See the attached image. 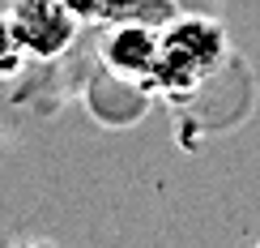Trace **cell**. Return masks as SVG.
<instances>
[{
    "label": "cell",
    "mask_w": 260,
    "mask_h": 248,
    "mask_svg": "<svg viewBox=\"0 0 260 248\" xmlns=\"http://www.w3.org/2000/svg\"><path fill=\"white\" fill-rule=\"evenodd\" d=\"M222 64H226V30L213 17L179 13L158 35V64L149 73L145 90H158L171 103H179L197 94L205 77H213Z\"/></svg>",
    "instance_id": "cell-1"
},
{
    "label": "cell",
    "mask_w": 260,
    "mask_h": 248,
    "mask_svg": "<svg viewBox=\"0 0 260 248\" xmlns=\"http://www.w3.org/2000/svg\"><path fill=\"white\" fill-rule=\"evenodd\" d=\"M9 26L30 56H60L77 35L81 17L64 0H17L9 13Z\"/></svg>",
    "instance_id": "cell-2"
},
{
    "label": "cell",
    "mask_w": 260,
    "mask_h": 248,
    "mask_svg": "<svg viewBox=\"0 0 260 248\" xmlns=\"http://www.w3.org/2000/svg\"><path fill=\"white\" fill-rule=\"evenodd\" d=\"M158 35L162 30H149V26H107V35L99 43L103 64L115 77L145 86L158 64Z\"/></svg>",
    "instance_id": "cell-3"
},
{
    "label": "cell",
    "mask_w": 260,
    "mask_h": 248,
    "mask_svg": "<svg viewBox=\"0 0 260 248\" xmlns=\"http://www.w3.org/2000/svg\"><path fill=\"white\" fill-rule=\"evenodd\" d=\"M99 17L107 26H149L162 30L179 17V0H103Z\"/></svg>",
    "instance_id": "cell-4"
},
{
    "label": "cell",
    "mask_w": 260,
    "mask_h": 248,
    "mask_svg": "<svg viewBox=\"0 0 260 248\" xmlns=\"http://www.w3.org/2000/svg\"><path fill=\"white\" fill-rule=\"evenodd\" d=\"M21 56H26L21 39L13 35L9 17H0V77H5V73H17V69H21Z\"/></svg>",
    "instance_id": "cell-5"
},
{
    "label": "cell",
    "mask_w": 260,
    "mask_h": 248,
    "mask_svg": "<svg viewBox=\"0 0 260 248\" xmlns=\"http://www.w3.org/2000/svg\"><path fill=\"white\" fill-rule=\"evenodd\" d=\"M64 5H69L73 13L85 21V17H99V5H103V0H64Z\"/></svg>",
    "instance_id": "cell-6"
},
{
    "label": "cell",
    "mask_w": 260,
    "mask_h": 248,
    "mask_svg": "<svg viewBox=\"0 0 260 248\" xmlns=\"http://www.w3.org/2000/svg\"><path fill=\"white\" fill-rule=\"evenodd\" d=\"M256 248H260V244H256Z\"/></svg>",
    "instance_id": "cell-7"
}]
</instances>
